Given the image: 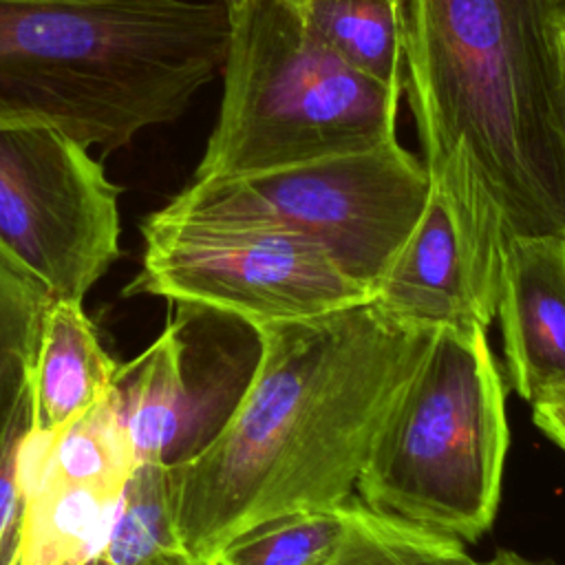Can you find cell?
<instances>
[{
  "label": "cell",
  "instance_id": "cell-1",
  "mask_svg": "<svg viewBox=\"0 0 565 565\" xmlns=\"http://www.w3.org/2000/svg\"><path fill=\"white\" fill-rule=\"evenodd\" d=\"M256 331V366L236 406L194 457L170 468L181 545L201 558L265 519L349 503L435 329L364 300Z\"/></svg>",
  "mask_w": 565,
  "mask_h": 565
},
{
  "label": "cell",
  "instance_id": "cell-2",
  "mask_svg": "<svg viewBox=\"0 0 565 565\" xmlns=\"http://www.w3.org/2000/svg\"><path fill=\"white\" fill-rule=\"evenodd\" d=\"M404 7V97L428 174L461 163L514 236H565V0Z\"/></svg>",
  "mask_w": 565,
  "mask_h": 565
},
{
  "label": "cell",
  "instance_id": "cell-3",
  "mask_svg": "<svg viewBox=\"0 0 565 565\" xmlns=\"http://www.w3.org/2000/svg\"><path fill=\"white\" fill-rule=\"evenodd\" d=\"M227 40L218 0H0V124L46 121L119 150L188 110Z\"/></svg>",
  "mask_w": 565,
  "mask_h": 565
},
{
  "label": "cell",
  "instance_id": "cell-4",
  "mask_svg": "<svg viewBox=\"0 0 565 565\" xmlns=\"http://www.w3.org/2000/svg\"><path fill=\"white\" fill-rule=\"evenodd\" d=\"M227 13L221 108L192 179L265 174L397 137L404 86L342 60L298 0H243Z\"/></svg>",
  "mask_w": 565,
  "mask_h": 565
},
{
  "label": "cell",
  "instance_id": "cell-5",
  "mask_svg": "<svg viewBox=\"0 0 565 565\" xmlns=\"http://www.w3.org/2000/svg\"><path fill=\"white\" fill-rule=\"evenodd\" d=\"M508 441L488 329L439 327L375 433L355 492L373 512L477 541L497 516Z\"/></svg>",
  "mask_w": 565,
  "mask_h": 565
},
{
  "label": "cell",
  "instance_id": "cell-6",
  "mask_svg": "<svg viewBox=\"0 0 565 565\" xmlns=\"http://www.w3.org/2000/svg\"><path fill=\"white\" fill-rule=\"evenodd\" d=\"M143 258L126 294L159 296L263 327L371 300L316 241L256 214H177L141 221Z\"/></svg>",
  "mask_w": 565,
  "mask_h": 565
},
{
  "label": "cell",
  "instance_id": "cell-7",
  "mask_svg": "<svg viewBox=\"0 0 565 565\" xmlns=\"http://www.w3.org/2000/svg\"><path fill=\"white\" fill-rule=\"evenodd\" d=\"M422 157L399 139L265 174L192 179L163 207L177 214H256L276 218L324 247L373 291L408 238L428 199Z\"/></svg>",
  "mask_w": 565,
  "mask_h": 565
},
{
  "label": "cell",
  "instance_id": "cell-8",
  "mask_svg": "<svg viewBox=\"0 0 565 565\" xmlns=\"http://www.w3.org/2000/svg\"><path fill=\"white\" fill-rule=\"evenodd\" d=\"M119 192L62 128L0 124V256L49 300L84 302L117 260Z\"/></svg>",
  "mask_w": 565,
  "mask_h": 565
},
{
  "label": "cell",
  "instance_id": "cell-9",
  "mask_svg": "<svg viewBox=\"0 0 565 565\" xmlns=\"http://www.w3.org/2000/svg\"><path fill=\"white\" fill-rule=\"evenodd\" d=\"M430 177L428 199L371 300L424 327H483L497 318L503 267L514 238L501 207L461 163Z\"/></svg>",
  "mask_w": 565,
  "mask_h": 565
},
{
  "label": "cell",
  "instance_id": "cell-10",
  "mask_svg": "<svg viewBox=\"0 0 565 565\" xmlns=\"http://www.w3.org/2000/svg\"><path fill=\"white\" fill-rule=\"evenodd\" d=\"M207 377L192 362L181 313L143 353L119 364L110 399L137 463L172 468L214 437L232 408L212 397L218 391Z\"/></svg>",
  "mask_w": 565,
  "mask_h": 565
},
{
  "label": "cell",
  "instance_id": "cell-11",
  "mask_svg": "<svg viewBox=\"0 0 565 565\" xmlns=\"http://www.w3.org/2000/svg\"><path fill=\"white\" fill-rule=\"evenodd\" d=\"M510 386L530 404L565 388V236H514L497 309Z\"/></svg>",
  "mask_w": 565,
  "mask_h": 565
},
{
  "label": "cell",
  "instance_id": "cell-12",
  "mask_svg": "<svg viewBox=\"0 0 565 565\" xmlns=\"http://www.w3.org/2000/svg\"><path fill=\"white\" fill-rule=\"evenodd\" d=\"M117 369L82 302L49 300L31 369V439L53 437L104 402Z\"/></svg>",
  "mask_w": 565,
  "mask_h": 565
},
{
  "label": "cell",
  "instance_id": "cell-13",
  "mask_svg": "<svg viewBox=\"0 0 565 565\" xmlns=\"http://www.w3.org/2000/svg\"><path fill=\"white\" fill-rule=\"evenodd\" d=\"M124 481L64 472L29 455L18 565H84L99 556Z\"/></svg>",
  "mask_w": 565,
  "mask_h": 565
},
{
  "label": "cell",
  "instance_id": "cell-14",
  "mask_svg": "<svg viewBox=\"0 0 565 565\" xmlns=\"http://www.w3.org/2000/svg\"><path fill=\"white\" fill-rule=\"evenodd\" d=\"M309 26L351 66L404 86V0H298Z\"/></svg>",
  "mask_w": 565,
  "mask_h": 565
},
{
  "label": "cell",
  "instance_id": "cell-15",
  "mask_svg": "<svg viewBox=\"0 0 565 565\" xmlns=\"http://www.w3.org/2000/svg\"><path fill=\"white\" fill-rule=\"evenodd\" d=\"M349 503L294 510L232 536L214 565H327L347 530Z\"/></svg>",
  "mask_w": 565,
  "mask_h": 565
},
{
  "label": "cell",
  "instance_id": "cell-16",
  "mask_svg": "<svg viewBox=\"0 0 565 565\" xmlns=\"http://www.w3.org/2000/svg\"><path fill=\"white\" fill-rule=\"evenodd\" d=\"M172 550H183V545L174 521L170 468L137 463L97 558L106 565H141Z\"/></svg>",
  "mask_w": 565,
  "mask_h": 565
},
{
  "label": "cell",
  "instance_id": "cell-17",
  "mask_svg": "<svg viewBox=\"0 0 565 565\" xmlns=\"http://www.w3.org/2000/svg\"><path fill=\"white\" fill-rule=\"evenodd\" d=\"M327 565H492L475 561L455 536L349 501L347 530Z\"/></svg>",
  "mask_w": 565,
  "mask_h": 565
},
{
  "label": "cell",
  "instance_id": "cell-18",
  "mask_svg": "<svg viewBox=\"0 0 565 565\" xmlns=\"http://www.w3.org/2000/svg\"><path fill=\"white\" fill-rule=\"evenodd\" d=\"M49 298L0 256V444L31 395L40 318Z\"/></svg>",
  "mask_w": 565,
  "mask_h": 565
},
{
  "label": "cell",
  "instance_id": "cell-19",
  "mask_svg": "<svg viewBox=\"0 0 565 565\" xmlns=\"http://www.w3.org/2000/svg\"><path fill=\"white\" fill-rule=\"evenodd\" d=\"M31 395L0 444V565H18L26 516Z\"/></svg>",
  "mask_w": 565,
  "mask_h": 565
},
{
  "label": "cell",
  "instance_id": "cell-20",
  "mask_svg": "<svg viewBox=\"0 0 565 565\" xmlns=\"http://www.w3.org/2000/svg\"><path fill=\"white\" fill-rule=\"evenodd\" d=\"M532 419L565 452V388L552 391L532 402Z\"/></svg>",
  "mask_w": 565,
  "mask_h": 565
},
{
  "label": "cell",
  "instance_id": "cell-21",
  "mask_svg": "<svg viewBox=\"0 0 565 565\" xmlns=\"http://www.w3.org/2000/svg\"><path fill=\"white\" fill-rule=\"evenodd\" d=\"M141 565H214V561L212 558L194 556V554H190L185 550H172V552L157 554V556H152L150 561H146Z\"/></svg>",
  "mask_w": 565,
  "mask_h": 565
},
{
  "label": "cell",
  "instance_id": "cell-22",
  "mask_svg": "<svg viewBox=\"0 0 565 565\" xmlns=\"http://www.w3.org/2000/svg\"><path fill=\"white\" fill-rule=\"evenodd\" d=\"M490 563L492 565H554L552 561H534V558L521 556V554L510 552V550H499Z\"/></svg>",
  "mask_w": 565,
  "mask_h": 565
},
{
  "label": "cell",
  "instance_id": "cell-23",
  "mask_svg": "<svg viewBox=\"0 0 565 565\" xmlns=\"http://www.w3.org/2000/svg\"><path fill=\"white\" fill-rule=\"evenodd\" d=\"M20 2H99V0H20Z\"/></svg>",
  "mask_w": 565,
  "mask_h": 565
},
{
  "label": "cell",
  "instance_id": "cell-24",
  "mask_svg": "<svg viewBox=\"0 0 565 565\" xmlns=\"http://www.w3.org/2000/svg\"><path fill=\"white\" fill-rule=\"evenodd\" d=\"M561 49H563V53H565V20H563V24H561Z\"/></svg>",
  "mask_w": 565,
  "mask_h": 565
},
{
  "label": "cell",
  "instance_id": "cell-25",
  "mask_svg": "<svg viewBox=\"0 0 565 565\" xmlns=\"http://www.w3.org/2000/svg\"><path fill=\"white\" fill-rule=\"evenodd\" d=\"M218 2H223L227 9H232V7H236V4L243 2V0H218Z\"/></svg>",
  "mask_w": 565,
  "mask_h": 565
},
{
  "label": "cell",
  "instance_id": "cell-26",
  "mask_svg": "<svg viewBox=\"0 0 565 565\" xmlns=\"http://www.w3.org/2000/svg\"><path fill=\"white\" fill-rule=\"evenodd\" d=\"M84 565H106L102 558H93V561H88V563H84Z\"/></svg>",
  "mask_w": 565,
  "mask_h": 565
},
{
  "label": "cell",
  "instance_id": "cell-27",
  "mask_svg": "<svg viewBox=\"0 0 565 565\" xmlns=\"http://www.w3.org/2000/svg\"><path fill=\"white\" fill-rule=\"evenodd\" d=\"M563 130H565V88H563Z\"/></svg>",
  "mask_w": 565,
  "mask_h": 565
}]
</instances>
